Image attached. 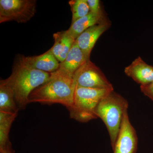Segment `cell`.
Wrapping results in <instances>:
<instances>
[{
  "instance_id": "1",
  "label": "cell",
  "mask_w": 153,
  "mask_h": 153,
  "mask_svg": "<svg viewBox=\"0 0 153 153\" xmlns=\"http://www.w3.org/2000/svg\"><path fill=\"white\" fill-rule=\"evenodd\" d=\"M51 73L35 69L25 62L24 55H19L14 63L12 74L1 82L13 90L19 110L25 109L33 90L47 82Z\"/></svg>"
},
{
  "instance_id": "2",
  "label": "cell",
  "mask_w": 153,
  "mask_h": 153,
  "mask_svg": "<svg viewBox=\"0 0 153 153\" xmlns=\"http://www.w3.org/2000/svg\"><path fill=\"white\" fill-rule=\"evenodd\" d=\"M75 88L73 77L56 71L51 73L47 82L32 91L29 96V103L59 104L68 109L73 104Z\"/></svg>"
},
{
  "instance_id": "3",
  "label": "cell",
  "mask_w": 153,
  "mask_h": 153,
  "mask_svg": "<svg viewBox=\"0 0 153 153\" xmlns=\"http://www.w3.org/2000/svg\"><path fill=\"white\" fill-rule=\"evenodd\" d=\"M128 108L127 100L113 90L100 102L96 108V116L101 119L106 126L112 149L120 130L124 114Z\"/></svg>"
},
{
  "instance_id": "4",
  "label": "cell",
  "mask_w": 153,
  "mask_h": 153,
  "mask_svg": "<svg viewBox=\"0 0 153 153\" xmlns=\"http://www.w3.org/2000/svg\"><path fill=\"white\" fill-rule=\"evenodd\" d=\"M113 90L76 86L73 104L68 108L70 117L81 123L97 118L96 108L100 102Z\"/></svg>"
},
{
  "instance_id": "5",
  "label": "cell",
  "mask_w": 153,
  "mask_h": 153,
  "mask_svg": "<svg viewBox=\"0 0 153 153\" xmlns=\"http://www.w3.org/2000/svg\"><path fill=\"white\" fill-rule=\"evenodd\" d=\"M37 12L36 0H1L0 23L15 21L26 23Z\"/></svg>"
},
{
  "instance_id": "6",
  "label": "cell",
  "mask_w": 153,
  "mask_h": 153,
  "mask_svg": "<svg viewBox=\"0 0 153 153\" xmlns=\"http://www.w3.org/2000/svg\"><path fill=\"white\" fill-rule=\"evenodd\" d=\"M73 79L77 87L114 90L104 73L90 59L75 72Z\"/></svg>"
},
{
  "instance_id": "7",
  "label": "cell",
  "mask_w": 153,
  "mask_h": 153,
  "mask_svg": "<svg viewBox=\"0 0 153 153\" xmlns=\"http://www.w3.org/2000/svg\"><path fill=\"white\" fill-rule=\"evenodd\" d=\"M137 146L136 131L131 123L127 110L124 114L113 153H136Z\"/></svg>"
},
{
  "instance_id": "8",
  "label": "cell",
  "mask_w": 153,
  "mask_h": 153,
  "mask_svg": "<svg viewBox=\"0 0 153 153\" xmlns=\"http://www.w3.org/2000/svg\"><path fill=\"white\" fill-rule=\"evenodd\" d=\"M90 59L79 48L75 40L65 60L60 63L57 71L73 77L75 72Z\"/></svg>"
},
{
  "instance_id": "9",
  "label": "cell",
  "mask_w": 153,
  "mask_h": 153,
  "mask_svg": "<svg viewBox=\"0 0 153 153\" xmlns=\"http://www.w3.org/2000/svg\"><path fill=\"white\" fill-rule=\"evenodd\" d=\"M124 72L140 86L148 85L153 81V66L146 63L140 57L126 67Z\"/></svg>"
},
{
  "instance_id": "10",
  "label": "cell",
  "mask_w": 153,
  "mask_h": 153,
  "mask_svg": "<svg viewBox=\"0 0 153 153\" xmlns=\"http://www.w3.org/2000/svg\"><path fill=\"white\" fill-rule=\"evenodd\" d=\"M110 26V22L94 25L85 30L76 38L78 47L87 57L90 58L91 51L97 41Z\"/></svg>"
},
{
  "instance_id": "11",
  "label": "cell",
  "mask_w": 153,
  "mask_h": 153,
  "mask_svg": "<svg viewBox=\"0 0 153 153\" xmlns=\"http://www.w3.org/2000/svg\"><path fill=\"white\" fill-rule=\"evenodd\" d=\"M25 62L35 69L52 73L57 71L60 63L49 49L44 54L36 56H24Z\"/></svg>"
},
{
  "instance_id": "12",
  "label": "cell",
  "mask_w": 153,
  "mask_h": 153,
  "mask_svg": "<svg viewBox=\"0 0 153 153\" xmlns=\"http://www.w3.org/2000/svg\"><path fill=\"white\" fill-rule=\"evenodd\" d=\"M54 44L50 49L60 63L63 62L75 41L67 30L54 33Z\"/></svg>"
},
{
  "instance_id": "13",
  "label": "cell",
  "mask_w": 153,
  "mask_h": 153,
  "mask_svg": "<svg viewBox=\"0 0 153 153\" xmlns=\"http://www.w3.org/2000/svg\"><path fill=\"white\" fill-rule=\"evenodd\" d=\"M109 22L100 19L90 12L88 15L75 22L71 23V26L67 31L74 39H76L87 29L94 25Z\"/></svg>"
},
{
  "instance_id": "14",
  "label": "cell",
  "mask_w": 153,
  "mask_h": 153,
  "mask_svg": "<svg viewBox=\"0 0 153 153\" xmlns=\"http://www.w3.org/2000/svg\"><path fill=\"white\" fill-rule=\"evenodd\" d=\"M19 110L13 90L0 81V111L18 114Z\"/></svg>"
},
{
  "instance_id": "15",
  "label": "cell",
  "mask_w": 153,
  "mask_h": 153,
  "mask_svg": "<svg viewBox=\"0 0 153 153\" xmlns=\"http://www.w3.org/2000/svg\"><path fill=\"white\" fill-rule=\"evenodd\" d=\"M72 13L71 23L90 13L87 0H71L68 2Z\"/></svg>"
},
{
  "instance_id": "16",
  "label": "cell",
  "mask_w": 153,
  "mask_h": 153,
  "mask_svg": "<svg viewBox=\"0 0 153 153\" xmlns=\"http://www.w3.org/2000/svg\"><path fill=\"white\" fill-rule=\"evenodd\" d=\"M13 123H0V152L14 151L9 139V133Z\"/></svg>"
},
{
  "instance_id": "17",
  "label": "cell",
  "mask_w": 153,
  "mask_h": 153,
  "mask_svg": "<svg viewBox=\"0 0 153 153\" xmlns=\"http://www.w3.org/2000/svg\"><path fill=\"white\" fill-rule=\"evenodd\" d=\"M90 12L105 21H108L102 8L100 1L99 0H87Z\"/></svg>"
},
{
  "instance_id": "18",
  "label": "cell",
  "mask_w": 153,
  "mask_h": 153,
  "mask_svg": "<svg viewBox=\"0 0 153 153\" xmlns=\"http://www.w3.org/2000/svg\"><path fill=\"white\" fill-rule=\"evenodd\" d=\"M18 114L0 111V123L13 122Z\"/></svg>"
},
{
  "instance_id": "19",
  "label": "cell",
  "mask_w": 153,
  "mask_h": 153,
  "mask_svg": "<svg viewBox=\"0 0 153 153\" xmlns=\"http://www.w3.org/2000/svg\"><path fill=\"white\" fill-rule=\"evenodd\" d=\"M141 91L153 101V81L150 84L140 86Z\"/></svg>"
},
{
  "instance_id": "20",
  "label": "cell",
  "mask_w": 153,
  "mask_h": 153,
  "mask_svg": "<svg viewBox=\"0 0 153 153\" xmlns=\"http://www.w3.org/2000/svg\"><path fill=\"white\" fill-rule=\"evenodd\" d=\"M15 151L14 152H11V151H7V152H1L0 153H14Z\"/></svg>"
}]
</instances>
